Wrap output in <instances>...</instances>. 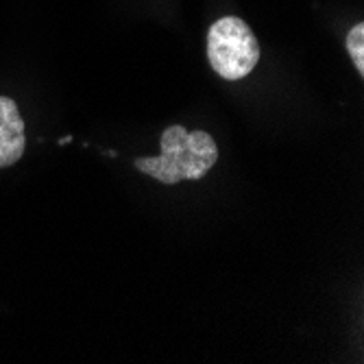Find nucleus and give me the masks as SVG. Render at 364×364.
<instances>
[{"instance_id":"nucleus-4","label":"nucleus","mask_w":364,"mask_h":364,"mask_svg":"<svg viewBox=\"0 0 364 364\" xmlns=\"http://www.w3.org/2000/svg\"><path fill=\"white\" fill-rule=\"evenodd\" d=\"M347 53L351 55L355 68L360 75H364V24H355L347 36Z\"/></svg>"},{"instance_id":"nucleus-2","label":"nucleus","mask_w":364,"mask_h":364,"mask_svg":"<svg viewBox=\"0 0 364 364\" xmlns=\"http://www.w3.org/2000/svg\"><path fill=\"white\" fill-rule=\"evenodd\" d=\"M208 59L218 77L245 79L259 61V44L251 26L236 16L214 22L208 33Z\"/></svg>"},{"instance_id":"nucleus-1","label":"nucleus","mask_w":364,"mask_h":364,"mask_svg":"<svg viewBox=\"0 0 364 364\" xmlns=\"http://www.w3.org/2000/svg\"><path fill=\"white\" fill-rule=\"evenodd\" d=\"M157 157H138L136 168L161 183L175 186L205 177L218 161V146L208 131H188L181 124L164 129Z\"/></svg>"},{"instance_id":"nucleus-3","label":"nucleus","mask_w":364,"mask_h":364,"mask_svg":"<svg viewBox=\"0 0 364 364\" xmlns=\"http://www.w3.org/2000/svg\"><path fill=\"white\" fill-rule=\"evenodd\" d=\"M26 149L24 120L9 96H0V168L20 161Z\"/></svg>"}]
</instances>
